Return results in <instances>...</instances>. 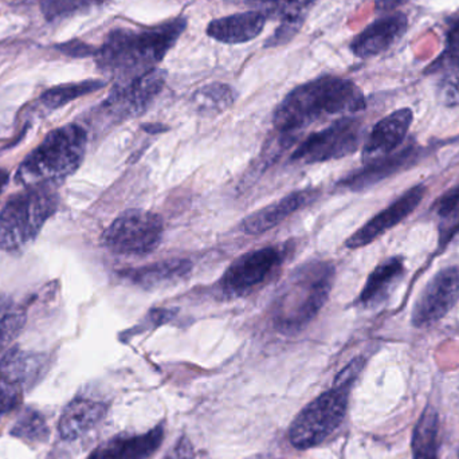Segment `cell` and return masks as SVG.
Listing matches in <instances>:
<instances>
[{"label": "cell", "instance_id": "25", "mask_svg": "<svg viewBox=\"0 0 459 459\" xmlns=\"http://www.w3.org/2000/svg\"><path fill=\"white\" fill-rule=\"evenodd\" d=\"M431 73H439L437 96L446 107H459V56H441L434 62Z\"/></svg>", "mask_w": 459, "mask_h": 459}, {"label": "cell", "instance_id": "8", "mask_svg": "<svg viewBox=\"0 0 459 459\" xmlns=\"http://www.w3.org/2000/svg\"><path fill=\"white\" fill-rule=\"evenodd\" d=\"M363 143L361 121L352 116L340 117L326 128L309 134L294 150V161L305 164L325 163L352 155Z\"/></svg>", "mask_w": 459, "mask_h": 459}, {"label": "cell", "instance_id": "17", "mask_svg": "<svg viewBox=\"0 0 459 459\" xmlns=\"http://www.w3.org/2000/svg\"><path fill=\"white\" fill-rule=\"evenodd\" d=\"M191 270H193L191 261L178 258L121 270L120 275L124 280L144 290H159V289L169 288L182 282L188 277Z\"/></svg>", "mask_w": 459, "mask_h": 459}, {"label": "cell", "instance_id": "31", "mask_svg": "<svg viewBox=\"0 0 459 459\" xmlns=\"http://www.w3.org/2000/svg\"><path fill=\"white\" fill-rule=\"evenodd\" d=\"M13 436L30 441H40L48 436L45 420L34 411H26L13 429Z\"/></svg>", "mask_w": 459, "mask_h": 459}, {"label": "cell", "instance_id": "13", "mask_svg": "<svg viewBox=\"0 0 459 459\" xmlns=\"http://www.w3.org/2000/svg\"><path fill=\"white\" fill-rule=\"evenodd\" d=\"M38 367V359L19 350H7L0 355V415L21 404Z\"/></svg>", "mask_w": 459, "mask_h": 459}, {"label": "cell", "instance_id": "27", "mask_svg": "<svg viewBox=\"0 0 459 459\" xmlns=\"http://www.w3.org/2000/svg\"><path fill=\"white\" fill-rule=\"evenodd\" d=\"M107 82L102 80H86L81 82L66 83L48 89L40 97V101L48 109L64 107L80 97L88 96L100 89L105 88Z\"/></svg>", "mask_w": 459, "mask_h": 459}, {"label": "cell", "instance_id": "24", "mask_svg": "<svg viewBox=\"0 0 459 459\" xmlns=\"http://www.w3.org/2000/svg\"><path fill=\"white\" fill-rule=\"evenodd\" d=\"M438 412L428 406L420 415L412 436V458L438 459Z\"/></svg>", "mask_w": 459, "mask_h": 459}, {"label": "cell", "instance_id": "6", "mask_svg": "<svg viewBox=\"0 0 459 459\" xmlns=\"http://www.w3.org/2000/svg\"><path fill=\"white\" fill-rule=\"evenodd\" d=\"M347 388L334 387L307 404L291 423L289 439L297 449L307 450L328 438L344 420Z\"/></svg>", "mask_w": 459, "mask_h": 459}, {"label": "cell", "instance_id": "33", "mask_svg": "<svg viewBox=\"0 0 459 459\" xmlns=\"http://www.w3.org/2000/svg\"><path fill=\"white\" fill-rule=\"evenodd\" d=\"M54 48H56L59 53L65 54V56H72V58H88V56H96L97 53L96 48L78 39L59 43V45L54 46Z\"/></svg>", "mask_w": 459, "mask_h": 459}, {"label": "cell", "instance_id": "21", "mask_svg": "<svg viewBox=\"0 0 459 459\" xmlns=\"http://www.w3.org/2000/svg\"><path fill=\"white\" fill-rule=\"evenodd\" d=\"M406 267L403 259L399 256L382 262L375 267L367 278L366 285L359 296V302L366 307H374L383 304L404 277Z\"/></svg>", "mask_w": 459, "mask_h": 459}, {"label": "cell", "instance_id": "23", "mask_svg": "<svg viewBox=\"0 0 459 459\" xmlns=\"http://www.w3.org/2000/svg\"><path fill=\"white\" fill-rule=\"evenodd\" d=\"M237 93L228 83L212 82L202 86L191 99L194 109L204 117L222 115L234 105Z\"/></svg>", "mask_w": 459, "mask_h": 459}, {"label": "cell", "instance_id": "5", "mask_svg": "<svg viewBox=\"0 0 459 459\" xmlns=\"http://www.w3.org/2000/svg\"><path fill=\"white\" fill-rule=\"evenodd\" d=\"M58 207L54 186L24 187L0 212V247L18 250L37 238Z\"/></svg>", "mask_w": 459, "mask_h": 459}, {"label": "cell", "instance_id": "29", "mask_svg": "<svg viewBox=\"0 0 459 459\" xmlns=\"http://www.w3.org/2000/svg\"><path fill=\"white\" fill-rule=\"evenodd\" d=\"M316 3L317 0H274L267 3L264 13L266 16H277L281 22H291L304 26L305 19Z\"/></svg>", "mask_w": 459, "mask_h": 459}, {"label": "cell", "instance_id": "18", "mask_svg": "<svg viewBox=\"0 0 459 459\" xmlns=\"http://www.w3.org/2000/svg\"><path fill=\"white\" fill-rule=\"evenodd\" d=\"M420 151L418 148H406L398 153H391L385 158L377 159L371 163L364 164L363 169L352 172L340 182V186L351 191H360L382 182L385 178L406 169L410 164H414L420 159Z\"/></svg>", "mask_w": 459, "mask_h": 459}, {"label": "cell", "instance_id": "19", "mask_svg": "<svg viewBox=\"0 0 459 459\" xmlns=\"http://www.w3.org/2000/svg\"><path fill=\"white\" fill-rule=\"evenodd\" d=\"M266 13L262 10L245 11V13H232L223 18L214 19L207 26V35L218 42L228 45H239L255 39L264 24Z\"/></svg>", "mask_w": 459, "mask_h": 459}, {"label": "cell", "instance_id": "10", "mask_svg": "<svg viewBox=\"0 0 459 459\" xmlns=\"http://www.w3.org/2000/svg\"><path fill=\"white\" fill-rule=\"evenodd\" d=\"M283 251L275 246L256 248L238 256L228 267L221 286L230 297H243L261 288L278 272Z\"/></svg>", "mask_w": 459, "mask_h": 459}, {"label": "cell", "instance_id": "3", "mask_svg": "<svg viewBox=\"0 0 459 459\" xmlns=\"http://www.w3.org/2000/svg\"><path fill=\"white\" fill-rule=\"evenodd\" d=\"M336 269L326 261H312L290 273L272 304L275 329L296 334L307 328L328 301Z\"/></svg>", "mask_w": 459, "mask_h": 459}, {"label": "cell", "instance_id": "12", "mask_svg": "<svg viewBox=\"0 0 459 459\" xmlns=\"http://www.w3.org/2000/svg\"><path fill=\"white\" fill-rule=\"evenodd\" d=\"M425 195V186H414V187L410 188L403 195L399 196L394 204H391L387 209L375 215L366 225L353 232L348 238L345 246L351 250H355V248L364 247V246L374 242L377 238L382 237L383 234L399 225L402 221L410 217L412 212L422 204Z\"/></svg>", "mask_w": 459, "mask_h": 459}, {"label": "cell", "instance_id": "32", "mask_svg": "<svg viewBox=\"0 0 459 459\" xmlns=\"http://www.w3.org/2000/svg\"><path fill=\"white\" fill-rule=\"evenodd\" d=\"M301 27L302 24L291 23V22H281L274 34L264 43V48H278V46L286 45V43L290 42V40L299 34Z\"/></svg>", "mask_w": 459, "mask_h": 459}, {"label": "cell", "instance_id": "37", "mask_svg": "<svg viewBox=\"0 0 459 459\" xmlns=\"http://www.w3.org/2000/svg\"><path fill=\"white\" fill-rule=\"evenodd\" d=\"M8 182V174L4 169H0V194L4 190L5 185Z\"/></svg>", "mask_w": 459, "mask_h": 459}, {"label": "cell", "instance_id": "22", "mask_svg": "<svg viewBox=\"0 0 459 459\" xmlns=\"http://www.w3.org/2000/svg\"><path fill=\"white\" fill-rule=\"evenodd\" d=\"M107 411V407L91 399H75L65 410L59 420L62 438L72 441L83 436L97 425Z\"/></svg>", "mask_w": 459, "mask_h": 459}, {"label": "cell", "instance_id": "11", "mask_svg": "<svg viewBox=\"0 0 459 459\" xmlns=\"http://www.w3.org/2000/svg\"><path fill=\"white\" fill-rule=\"evenodd\" d=\"M459 301V266L439 270L415 299L411 323L428 328L441 321Z\"/></svg>", "mask_w": 459, "mask_h": 459}, {"label": "cell", "instance_id": "20", "mask_svg": "<svg viewBox=\"0 0 459 459\" xmlns=\"http://www.w3.org/2000/svg\"><path fill=\"white\" fill-rule=\"evenodd\" d=\"M161 428L134 437H118L105 442L89 459H145L151 457L163 441Z\"/></svg>", "mask_w": 459, "mask_h": 459}, {"label": "cell", "instance_id": "15", "mask_svg": "<svg viewBox=\"0 0 459 459\" xmlns=\"http://www.w3.org/2000/svg\"><path fill=\"white\" fill-rule=\"evenodd\" d=\"M407 27L409 21L402 13L377 19L352 40L351 50L356 56L363 59L380 56L403 37Z\"/></svg>", "mask_w": 459, "mask_h": 459}, {"label": "cell", "instance_id": "34", "mask_svg": "<svg viewBox=\"0 0 459 459\" xmlns=\"http://www.w3.org/2000/svg\"><path fill=\"white\" fill-rule=\"evenodd\" d=\"M363 368V358H358L351 361V363L337 375L336 380H334V387L347 388V390H350L351 385L358 379L359 374H360Z\"/></svg>", "mask_w": 459, "mask_h": 459}, {"label": "cell", "instance_id": "4", "mask_svg": "<svg viewBox=\"0 0 459 459\" xmlns=\"http://www.w3.org/2000/svg\"><path fill=\"white\" fill-rule=\"evenodd\" d=\"M88 134L77 124L54 129L22 161L15 180L23 187L56 186L74 174L86 152Z\"/></svg>", "mask_w": 459, "mask_h": 459}, {"label": "cell", "instance_id": "1", "mask_svg": "<svg viewBox=\"0 0 459 459\" xmlns=\"http://www.w3.org/2000/svg\"><path fill=\"white\" fill-rule=\"evenodd\" d=\"M366 108V97L355 82L336 75H323L302 83L282 100L273 117L275 136L272 156L290 147L297 136L313 124L332 116L355 115Z\"/></svg>", "mask_w": 459, "mask_h": 459}, {"label": "cell", "instance_id": "35", "mask_svg": "<svg viewBox=\"0 0 459 459\" xmlns=\"http://www.w3.org/2000/svg\"><path fill=\"white\" fill-rule=\"evenodd\" d=\"M459 56V16L453 19L447 30L446 50L441 56Z\"/></svg>", "mask_w": 459, "mask_h": 459}, {"label": "cell", "instance_id": "14", "mask_svg": "<svg viewBox=\"0 0 459 459\" xmlns=\"http://www.w3.org/2000/svg\"><path fill=\"white\" fill-rule=\"evenodd\" d=\"M412 121H414V113L410 108H402L382 118L372 128L371 134L364 142L363 152H361L364 164L395 152L406 140Z\"/></svg>", "mask_w": 459, "mask_h": 459}, {"label": "cell", "instance_id": "38", "mask_svg": "<svg viewBox=\"0 0 459 459\" xmlns=\"http://www.w3.org/2000/svg\"><path fill=\"white\" fill-rule=\"evenodd\" d=\"M259 2L270 3V2H274V0H259Z\"/></svg>", "mask_w": 459, "mask_h": 459}, {"label": "cell", "instance_id": "2", "mask_svg": "<svg viewBox=\"0 0 459 459\" xmlns=\"http://www.w3.org/2000/svg\"><path fill=\"white\" fill-rule=\"evenodd\" d=\"M186 27L187 19L179 16L143 30H113L104 45L97 48V66L115 78L116 83L131 82L156 69L177 45Z\"/></svg>", "mask_w": 459, "mask_h": 459}, {"label": "cell", "instance_id": "36", "mask_svg": "<svg viewBox=\"0 0 459 459\" xmlns=\"http://www.w3.org/2000/svg\"><path fill=\"white\" fill-rule=\"evenodd\" d=\"M191 450L193 449H191L190 442L182 439L164 459H193V452Z\"/></svg>", "mask_w": 459, "mask_h": 459}, {"label": "cell", "instance_id": "16", "mask_svg": "<svg viewBox=\"0 0 459 459\" xmlns=\"http://www.w3.org/2000/svg\"><path fill=\"white\" fill-rule=\"evenodd\" d=\"M318 194L320 193L316 188H307V190L289 194V195L273 202L269 206H264V209L256 210L253 214L248 215L243 221V231L250 235L264 234V232L277 228L302 207L312 204L317 199Z\"/></svg>", "mask_w": 459, "mask_h": 459}, {"label": "cell", "instance_id": "9", "mask_svg": "<svg viewBox=\"0 0 459 459\" xmlns=\"http://www.w3.org/2000/svg\"><path fill=\"white\" fill-rule=\"evenodd\" d=\"M167 73L163 69L151 70L147 74L128 83H116L100 112L112 123H123L139 117L151 107L166 85Z\"/></svg>", "mask_w": 459, "mask_h": 459}, {"label": "cell", "instance_id": "30", "mask_svg": "<svg viewBox=\"0 0 459 459\" xmlns=\"http://www.w3.org/2000/svg\"><path fill=\"white\" fill-rule=\"evenodd\" d=\"M102 2L104 0H40V11L46 21L54 22L91 10Z\"/></svg>", "mask_w": 459, "mask_h": 459}, {"label": "cell", "instance_id": "26", "mask_svg": "<svg viewBox=\"0 0 459 459\" xmlns=\"http://www.w3.org/2000/svg\"><path fill=\"white\" fill-rule=\"evenodd\" d=\"M26 323V310L15 299L0 296V355L10 348Z\"/></svg>", "mask_w": 459, "mask_h": 459}, {"label": "cell", "instance_id": "28", "mask_svg": "<svg viewBox=\"0 0 459 459\" xmlns=\"http://www.w3.org/2000/svg\"><path fill=\"white\" fill-rule=\"evenodd\" d=\"M434 212L439 221V240L449 242L459 231V186L437 202Z\"/></svg>", "mask_w": 459, "mask_h": 459}, {"label": "cell", "instance_id": "7", "mask_svg": "<svg viewBox=\"0 0 459 459\" xmlns=\"http://www.w3.org/2000/svg\"><path fill=\"white\" fill-rule=\"evenodd\" d=\"M160 215L147 210H128L105 230L102 242L108 250L120 255L142 256L152 253L163 239Z\"/></svg>", "mask_w": 459, "mask_h": 459}]
</instances>
